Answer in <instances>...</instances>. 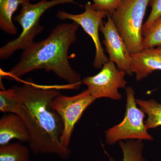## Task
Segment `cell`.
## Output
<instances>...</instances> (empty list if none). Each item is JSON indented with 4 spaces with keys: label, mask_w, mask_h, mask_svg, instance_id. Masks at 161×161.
<instances>
[{
    "label": "cell",
    "mask_w": 161,
    "mask_h": 161,
    "mask_svg": "<svg viewBox=\"0 0 161 161\" xmlns=\"http://www.w3.org/2000/svg\"><path fill=\"white\" fill-rule=\"evenodd\" d=\"M151 0H124L110 14L131 54L142 50L143 22Z\"/></svg>",
    "instance_id": "cell-4"
},
{
    "label": "cell",
    "mask_w": 161,
    "mask_h": 161,
    "mask_svg": "<svg viewBox=\"0 0 161 161\" xmlns=\"http://www.w3.org/2000/svg\"><path fill=\"white\" fill-rule=\"evenodd\" d=\"M25 0H0V28L7 34L15 35L18 31L13 16Z\"/></svg>",
    "instance_id": "cell-12"
},
{
    "label": "cell",
    "mask_w": 161,
    "mask_h": 161,
    "mask_svg": "<svg viewBox=\"0 0 161 161\" xmlns=\"http://www.w3.org/2000/svg\"><path fill=\"white\" fill-rule=\"evenodd\" d=\"M126 75L115 63L109 60L104 64L98 74L84 78L82 82L96 99L105 98L119 100L122 95L119 89L126 88Z\"/></svg>",
    "instance_id": "cell-8"
},
{
    "label": "cell",
    "mask_w": 161,
    "mask_h": 161,
    "mask_svg": "<svg viewBox=\"0 0 161 161\" xmlns=\"http://www.w3.org/2000/svg\"><path fill=\"white\" fill-rule=\"evenodd\" d=\"M119 144L123 152L122 161H147L143 154L142 141H121Z\"/></svg>",
    "instance_id": "cell-15"
},
{
    "label": "cell",
    "mask_w": 161,
    "mask_h": 161,
    "mask_svg": "<svg viewBox=\"0 0 161 161\" xmlns=\"http://www.w3.org/2000/svg\"><path fill=\"white\" fill-rule=\"evenodd\" d=\"M108 14L107 12L95 9L89 2L86 3L84 11L80 14H72L63 10H59L57 14L59 19L70 20L77 23L92 38L95 48L93 66L96 69L102 68L105 64L109 61L104 52L99 35L103 19L107 17Z\"/></svg>",
    "instance_id": "cell-7"
},
{
    "label": "cell",
    "mask_w": 161,
    "mask_h": 161,
    "mask_svg": "<svg viewBox=\"0 0 161 161\" xmlns=\"http://www.w3.org/2000/svg\"><path fill=\"white\" fill-rule=\"evenodd\" d=\"M151 12L143 26L142 34L151 26L153 23L161 17V0H151Z\"/></svg>",
    "instance_id": "cell-19"
},
{
    "label": "cell",
    "mask_w": 161,
    "mask_h": 161,
    "mask_svg": "<svg viewBox=\"0 0 161 161\" xmlns=\"http://www.w3.org/2000/svg\"><path fill=\"white\" fill-rule=\"evenodd\" d=\"M79 26L73 22L59 24L46 39L34 42L23 50L19 62L9 72V76L18 79L32 71L44 69L54 73L74 89L79 88L82 80L71 66L68 52L77 40Z\"/></svg>",
    "instance_id": "cell-2"
},
{
    "label": "cell",
    "mask_w": 161,
    "mask_h": 161,
    "mask_svg": "<svg viewBox=\"0 0 161 161\" xmlns=\"http://www.w3.org/2000/svg\"><path fill=\"white\" fill-rule=\"evenodd\" d=\"M17 98L15 114L25 121L30 135L31 151L35 154H53L68 159L71 150L60 142L63 125L60 115L52 108L53 100L60 93L44 89L30 83L13 86Z\"/></svg>",
    "instance_id": "cell-1"
},
{
    "label": "cell",
    "mask_w": 161,
    "mask_h": 161,
    "mask_svg": "<svg viewBox=\"0 0 161 161\" xmlns=\"http://www.w3.org/2000/svg\"><path fill=\"white\" fill-rule=\"evenodd\" d=\"M29 147L20 142L0 146V161H30Z\"/></svg>",
    "instance_id": "cell-14"
},
{
    "label": "cell",
    "mask_w": 161,
    "mask_h": 161,
    "mask_svg": "<svg viewBox=\"0 0 161 161\" xmlns=\"http://www.w3.org/2000/svg\"><path fill=\"white\" fill-rule=\"evenodd\" d=\"M160 89H161V87H160Z\"/></svg>",
    "instance_id": "cell-20"
},
{
    "label": "cell",
    "mask_w": 161,
    "mask_h": 161,
    "mask_svg": "<svg viewBox=\"0 0 161 161\" xmlns=\"http://www.w3.org/2000/svg\"><path fill=\"white\" fill-rule=\"evenodd\" d=\"M136 102L140 108L147 115L145 121L147 130L155 129L161 126V103L154 99L143 100L136 99Z\"/></svg>",
    "instance_id": "cell-13"
},
{
    "label": "cell",
    "mask_w": 161,
    "mask_h": 161,
    "mask_svg": "<svg viewBox=\"0 0 161 161\" xmlns=\"http://www.w3.org/2000/svg\"><path fill=\"white\" fill-rule=\"evenodd\" d=\"M107 18V22L101 26L100 31L103 35V44L109 60L126 75L132 76L133 74L131 69V53L109 14Z\"/></svg>",
    "instance_id": "cell-9"
},
{
    "label": "cell",
    "mask_w": 161,
    "mask_h": 161,
    "mask_svg": "<svg viewBox=\"0 0 161 161\" xmlns=\"http://www.w3.org/2000/svg\"><path fill=\"white\" fill-rule=\"evenodd\" d=\"M96 100L87 89L73 96L60 94L53 99L52 108L60 115L63 123L60 141L64 147L69 148L75 125L84 111Z\"/></svg>",
    "instance_id": "cell-6"
},
{
    "label": "cell",
    "mask_w": 161,
    "mask_h": 161,
    "mask_svg": "<svg viewBox=\"0 0 161 161\" xmlns=\"http://www.w3.org/2000/svg\"><path fill=\"white\" fill-rule=\"evenodd\" d=\"M126 105L125 117L120 123L105 132L106 142L113 145L123 140L152 141V136L146 128L145 114L139 108L132 87L126 88Z\"/></svg>",
    "instance_id": "cell-5"
},
{
    "label": "cell",
    "mask_w": 161,
    "mask_h": 161,
    "mask_svg": "<svg viewBox=\"0 0 161 161\" xmlns=\"http://www.w3.org/2000/svg\"><path fill=\"white\" fill-rule=\"evenodd\" d=\"M143 49L161 46V17L143 33Z\"/></svg>",
    "instance_id": "cell-16"
},
{
    "label": "cell",
    "mask_w": 161,
    "mask_h": 161,
    "mask_svg": "<svg viewBox=\"0 0 161 161\" xmlns=\"http://www.w3.org/2000/svg\"><path fill=\"white\" fill-rule=\"evenodd\" d=\"M93 6L97 10L112 14L119 7L124 0H92Z\"/></svg>",
    "instance_id": "cell-18"
},
{
    "label": "cell",
    "mask_w": 161,
    "mask_h": 161,
    "mask_svg": "<svg viewBox=\"0 0 161 161\" xmlns=\"http://www.w3.org/2000/svg\"><path fill=\"white\" fill-rule=\"evenodd\" d=\"M67 3L75 4L76 0H41L34 4L25 0L21 4L20 12L14 19L22 27V32L17 38L1 47L0 59H7L15 52L27 48L43 31L44 28L40 24V19L45 12L54 6Z\"/></svg>",
    "instance_id": "cell-3"
},
{
    "label": "cell",
    "mask_w": 161,
    "mask_h": 161,
    "mask_svg": "<svg viewBox=\"0 0 161 161\" xmlns=\"http://www.w3.org/2000/svg\"><path fill=\"white\" fill-rule=\"evenodd\" d=\"M17 98L13 88L3 89L0 92V111L4 113L15 114L17 108Z\"/></svg>",
    "instance_id": "cell-17"
},
{
    "label": "cell",
    "mask_w": 161,
    "mask_h": 161,
    "mask_svg": "<svg viewBox=\"0 0 161 161\" xmlns=\"http://www.w3.org/2000/svg\"><path fill=\"white\" fill-rule=\"evenodd\" d=\"M131 69L137 81L145 79L154 71H161V46L143 49L131 54Z\"/></svg>",
    "instance_id": "cell-10"
},
{
    "label": "cell",
    "mask_w": 161,
    "mask_h": 161,
    "mask_svg": "<svg viewBox=\"0 0 161 161\" xmlns=\"http://www.w3.org/2000/svg\"><path fill=\"white\" fill-rule=\"evenodd\" d=\"M14 139L29 142L30 135L23 119L18 114L9 113L0 119V146Z\"/></svg>",
    "instance_id": "cell-11"
}]
</instances>
